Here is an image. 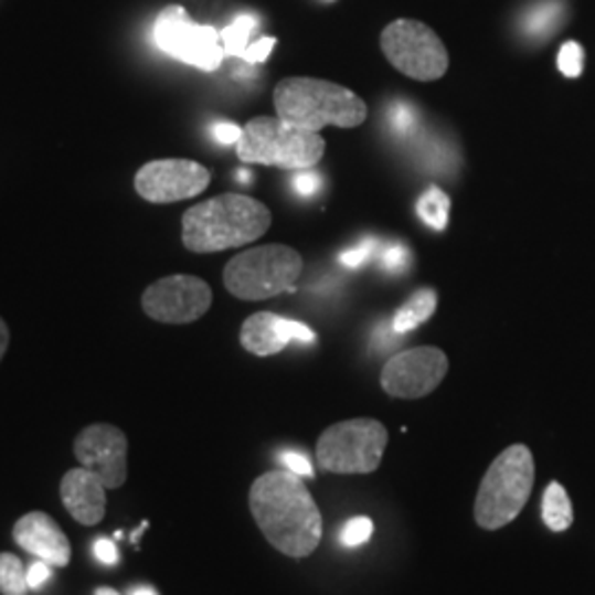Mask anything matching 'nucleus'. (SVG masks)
Wrapping results in <instances>:
<instances>
[{"mask_svg": "<svg viewBox=\"0 0 595 595\" xmlns=\"http://www.w3.org/2000/svg\"><path fill=\"white\" fill-rule=\"evenodd\" d=\"M249 512L267 543L289 559L311 556L322 541V514L302 477L289 470L261 475L249 488Z\"/></svg>", "mask_w": 595, "mask_h": 595, "instance_id": "f257e3e1", "label": "nucleus"}, {"mask_svg": "<svg viewBox=\"0 0 595 595\" xmlns=\"http://www.w3.org/2000/svg\"><path fill=\"white\" fill-rule=\"evenodd\" d=\"M272 227V212L247 194H219L183 212L181 241L194 254H214L254 243Z\"/></svg>", "mask_w": 595, "mask_h": 595, "instance_id": "f03ea898", "label": "nucleus"}, {"mask_svg": "<svg viewBox=\"0 0 595 595\" xmlns=\"http://www.w3.org/2000/svg\"><path fill=\"white\" fill-rule=\"evenodd\" d=\"M276 115L302 130L320 132L325 126L355 128L369 117L366 102L329 79L285 77L274 88Z\"/></svg>", "mask_w": 595, "mask_h": 595, "instance_id": "7ed1b4c3", "label": "nucleus"}, {"mask_svg": "<svg viewBox=\"0 0 595 595\" xmlns=\"http://www.w3.org/2000/svg\"><path fill=\"white\" fill-rule=\"evenodd\" d=\"M534 488V457L523 444L506 448L488 468L475 501V521L488 532L510 525Z\"/></svg>", "mask_w": 595, "mask_h": 595, "instance_id": "20e7f679", "label": "nucleus"}, {"mask_svg": "<svg viewBox=\"0 0 595 595\" xmlns=\"http://www.w3.org/2000/svg\"><path fill=\"white\" fill-rule=\"evenodd\" d=\"M327 141L320 132L296 128L278 115H261L243 126L236 155L243 163H261L280 170H309L325 157Z\"/></svg>", "mask_w": 595, "mask_h": 595, "instance_id": "39448f33", "label": "nucleus"}, {"mask_svg": "<svg viewBox=\"0 0 595 595\" xmlns=\"http://www.w3.org/2000/svg\"><path fill=\"white\" fill-rule=\"evenodd\" d=\"M302 256L287 245L272 243L236 254L223 272L225 289L241 300H267L296 291L302 276Z\"/></svg>", "mask_w": 595, "mask_h": 595, "instance_id": "423d86ee", "label": "nucleus"}, {"mask_svg": "<svg viewBox=\"0 0 595 595\" xmlns=\"http://www.w3.org/2000/svg\"><path fill=\"white\" fill-rule=\"evenodd\" d=\"M389 431L378 419L360 417L329 426L316 446L322 470L333 475H369L382 464Z\"/></svg>", "mask_w": 595, "mask_h": 595, "instance_id": "0eeeda50", "label": "nucleus"}, {"mask_svg": "<svg viewBox=\"0 0 595 595\" xmlns=\"http://www.w3.org/2000/svg\"><path fill=\"white\" fill-rule=\"evenodd\" d=\"M386 60L404 75L419 82L442 79L450 66L444 40L424 22L400 18L380 35Z\"/></svg>", "mask_w": 595, "mask_h": 595, "instance_id": "6e6552de", "label": "nucleus"}, {"mask_svg": "<svg viewBox=\"0 0 595 595\" xmlns=\"http://www.w3.org/2000/svg\"><path fill=\"white\" fill-rule=\"evenodd\" d=\"M155 42L170 57L201 71H216L225 57L221 33L190 20L181 4H170L157 15Z\"/></svg>", "mask_w": 595, "mask_h": 595, "instance_id": "1a4fd4ad", "label": "nucleus"}, {"mask_svg": "<svg viewBox=\"0 0 595 595\" xmlns=\"http://www.w3.org/2000/svg\"><path fill=\"white\" fill-rule=\"evenodd\" d=\"M212 307V289L199 276L172 274L148 285L141 309L148 318L163 325H190Z\"/></svg>", "mask_w": 595, "mask_h": 595, "instance_id": "9d476101", "label": "nucleus"}, {"mask_svg": "<svg viewBox=\"0 0 595 595\" xmlns=\"http://www.w3.org/2000/svg\"><path fill=\"white\" fill-rule=\"evenodd\" d=\"M212 172L190 159H155L135 174V190L148 203H177L205 192Z\"/></svg>", "mask_w": 595, "mask_h": 595, "instance_id": "9b49d317", "label": "nucleus"}, {"mask_svg": "<svg viewBox=\"0 0 595 595\" xmlns=\"http://www.w3.org/2000/svg\"><path fill=\"white\" fill-rule=\"evenodd\" d=\"M448 373V355L437 347H417L393 355L382 369V389L397 400L431 395Z\"/></svg>", "mask_w": 595, "mask_h": 595, "instance_id": "f8f14e48", "label": "nucleus"}, {"mask_svg": "<svg viewBox=\"0 0 595 595\" xmlns=\"http://www.w3.org/2000/svg\"><path fill=\"white\" fill-rule=\"evenodd\" d=\"M73 455L106 490H119L128 479V439L113 424H91L82 428L73 442Z\"/></svg>", "mask_w": 595, "mask_h": 595, "instance_id": "ddd939ff", "label": "nucleus"}, {"mask_svg": "<svg viewBox=\"0 0 595 595\" xmlns=\"http://www.w3.org/2000/svg\"><path fill=\"white\" fill-rule=\"evenodd\" d=\"M318 336L305 322L283 318L272 311H258L249 316L241 327V344L247 353L269 358L280 353L289 342L314 344Z\"/></svg>", "mask_w": 595, "mask_h": 595, "instance_id": "4468645a", "label": "nucleus"}, {"mask_svg": "<svg viewBox=\"0 0 595 595\" xmlns=\"http://www.w3.org/2000/svg\"><path fill=\"white\" fill-rule=\"evenodd\" d=\"M13 541L33 559L49 563L51 567H68L71 543L62 528L46 512H29L13 525Z\"/></svg>", "mask_w": 595, "mask_h": 595, "instance_id": "2eb2a0df", "label": "nucleus"}, {"mask_svg": "<svg viewBox=\"0 0 595 595\" xmlns=\"http://www.w3.org/2000/svg\"><path fill=\"white\" fill-rule=\"evenodd\" d=\"M60 501L75 523L93 528L99 525L106 514V486L79 466L64 472L60 481Z\"/></svg>", "mask_w": 595, "mask_h": 595, "instance_id": "dca6fc26", "label": "nucleus"}, {"mask_svg": "<svg viewBox=\"0 0 595 595\" xmlns=\"http://www.w3.org/2000/svg\"><path fill=\"white\" fill-rule=\"evenodd\" d=\"M437 309V291L435 289H419L415 291L395 314L393 318V331L395 333H408L422 327L433 318Z\"/></svg>", "mask_w": 595, "mask_h": 595, "instance_id": "f3484780", "label": "nucleus"}, {"mask_svg": "<svg viewBox=\"0 0 595 595\" xmlns=\"http://www.w3.org/2000/svg\"><path fill=\"white\" fill-rule=\"evenodd\" d=\"M543 521L552 532H565L574 523L572 499L559 481H552L543 495Z\"/></svg>", "mask_w": 595, "mask_h": 595, "instance_id": "a211bd4d", "label": "nucleus"}, {"mask_svg": "<svg viewBox=\"0 0 595 595\" xmlns=\"http://www.w3.org/2000/svg\"><path fill=\"white\" fill-rule=\"evenodd\" d=\"M563 20H565V4L561 0H543L528 11L523 26L534 38H548L554 31H559Z\"/></svg>", "mask_w": 595, "mask_h": 595, "instance_id": "6ab92c4d", "label": "nucleus"}, {"mask_svg": "<svg viewBox=\"0 0 595 595\" xmlns=\"http://www.w3.org/2000/svg\"><path fill=\"white\" fill-rule=\"evenodd\" d=\"M417 214L428 227L444 232L450 219V196L442 188L431 185L417 201Z\"/></svg>", "mask_w": 595, "mask_h": 595, "instance_id": "aec40b11", "label": "nucleus"}, {"mask_svg": "<svg viewBox=\"0 0 595 595\" xmlns=\"http://www.w3.org/2000/svg\"><path fill=\"white\" fill-rule=\"evenodd\" d=\"M258 26V18L252 13H241L236 15L223 31H221V42L225 49V55L243 57L247 46L252 44L249 38Z\"/></svg>", "mask_w": 595, "mask_h": 595, "instance_id": "412c9836", "label": "nucleus"}, {"mask_svg": "<svg viewBox=\"0 0 595 595\" xmlns=\"http://www.w3.org/2000/svg\"><path fill=\"white\" fill-rule=\"evenodd\" d=\"M26 585V570L15 554L2 552L0 554V594L29 595Z\"/></svg>", "mask_w": 595, "mask_h": 595, "instance_id": "4be33fe9", "label": "nucleus"}, {"mask_svg": "<svg viewBox=\"0 0 595 595\" xmlns=\"http://www.w3.org/2000/svg\"><path fill=\"white\" fill-rule=\"evenodd\" d=\"M373 521L366 517H355L351 521L344 523L342 532H340V543L349 550L353 548H362L364 543H369V539L373 536Z\"/></svg>", "mask_w": 595, "mask_h": 595, "instance_id": "5701e85b", "label": "nucleus"}, {"mask_svg": "<svg viewBox=\"0 0 595 595\" xmlns=\"http://www.w3.org/2000/svg\"><path fill=\"white\" fill-rule=\"evenodd\" d=\"M559 68L567 77H581L585 68V51L576 40H570L559 51Z\"/></svg>", "mask_w": 595, "mask_h": 595, "instance_id": "b1692460", "label": "nucleus"}, {"mask_svg": "<svg viewBox=\"0 0 595 595\" xmlns=\"http://www.w3.org/2000/svg\"><path fill=\"white\" fill-rule=\"evenodd\" d=\"M375 247H378V243H375L373 238H364V241H360L358 245L344 249V252L340 254V263L347 265V267H360L364 261H369V258L373 256Z\"/></svg>", "mask_w": 595, "mask_h": 595, "instance_id": "393cba45", "label": "nucleus"}, {"mask_svg": "<svg viewBox=\"0 0 595 595\" xmlns=\"http://www.w3.org/2000/svg\"><path fill=\"white\" fill-rule=\"evenodd\" d=\"M389 124L393 126L395 132L400 135H406L413 130V124H415V115L411 110V106L406 102H397L393 104L391 108V115H389Z\"/></svg>", "mask_w": 595, "mask_h": 595, "instance_id": "a878e982", "label": "nucleus"}, {"mask_svg": "<svg viewBox=\"0 0 595 595\" xmlns=\"http://www.w3.org/2000/svg\"><path fill=\"white\" fill-rule=\"evenodd\" d=\"M280 461H283V466H285V470H289V472H294V475H298V477H307V479L314 477V466H311V461L307 459L305 453L285 450V453L280 455Z\"/></svg>", "mask_w": 595, "mask_h": 595, "instance_id": "bb28decb", "label": "nucleus"}, {"mask_svg": "<svg viewBox=\"0 0 595 595\" xmlns=\"http://www.w3.org/2000/svg\"><path fill=\"white\" fill-rule=\"evenodd\" d=\"M53 578V572H51V565L44 563V561H35L29 565L26 570V585L31 592H40L49 581Z\"/></svg>", "mask_w": 595, "mask_h": 595, "instance_id": "cd10ccee", "label": "nucleus"}, {"mask_svg": "<svg viewBox=\"0 0 595 595\" xmlns=\"http://www.w3.org/2000/svg\"><path fill=\"white\" fill-rule=\"evenodd\" d=\"M274 46H276V38H261L247 46V51L243 53V60L249 64H261L269 57Z\"/></svg>", "mask_w": 595, "mask_h": 595, "instance_id": "c85d7f7f", "label": "nucleus"}, {"mask_svg": "<svg viewBox=\"0 0 595 595\" xmlns=\"http://www.w3.org/2000/svg\"><path fill=\"white\" fill-rule=\"evenodd\" d=\"M241 132H243V128L236 126L234 121H216V124L212 126V137H214L219 144H223V146L238 144Z\"/></svg>", "mask_w": 595, "mask_h": 595, "instance_id": "c756f323", "label": "nucleus"}, {"mask_svg": "<svg viewBox=\"0 0 595 595\" xmlns=\"http://www.w3.org/2000/svg\"><path fill=\"white\" fill-rule=\"evenodd\" d=\"M294 185L302 196H314L320 190V177L311 168L309 170H298V174L294 179Z\"/></svg>", "mask_w": 595, "mask_h": 595, "instance_id": "7c9ffc66", "label": "nucleus"}, {"mask_svg": "<svg viewBox=\"0 0 595 595\" xmlns=\"http://www.w3.org/2000/svg\"><path fill=\"white\" fill-rule=\"evenodd\" d=\"M408 263V249L402 243H391V247L384 252V265L391 272H400L404 269Z\"/></svg>", "mask_w": 595, "mask_h": 595, "instance_id": "2f4dec72", "label": "nucleus"}, {"mask_svg": "<svg viewBox=\"0 0 595 595\" xmlns=\"http://www.w3.org/2000/svg\"><path fill=\"white\" fill-rule=\"evenodd\" d=\"M93 556L95 561H99L102 565H115L117 563V548L110 539H97L93 545Z\"/></svg>", "mask_w": 595, "mask_h": 595, "instance_id": "473e14b6", "label": "nucleus"}, {"mask_svg": "<svg viewBox=\"0 0 595 595\" xmlns=\"http://www.w3.org/2000/svg\"><path fill=\"white\" fill-rule=\"evenodd\" d=\"M7 349H9V327H7V322L0 318V362H2L4 353H7Z\"/></svg>", "mask_w": 595, "mask_h": 595, "instance_id": "72a5a7b5", "label": "nucleus"}, {"mask_svg": "<svg viewBox=\"0 0 595 595\" xmlns=\"http://www.w3.org/2000/svg\"><path fill=\"white\" fill-rule=\"evenodd\" d=\"M132 595H157V592L150 589V587H139V589L132 592Z\"/></svg>", "mask_w": 595, "mask_h": 595, "instance_id": "f704fd0d", "label": "nucleus"}, {"mask_svg": "<svg viewBox=\"0 0 595 595\" xmlns=\"http://www.w3.org/2000/svg\"><path fill=\"white\" fill-rule=\"evenodd\" d=\"M95 595H119L115 589H110V587H99V589H95Z\"/></svg>", "mask_w": 595, "mask_h": 595, "instance_id": "c9c22d12", "label": "nucleus"}]
</instances>
